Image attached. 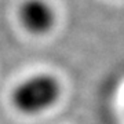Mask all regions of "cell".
<instances>
[{"label": "cell", "instance_id": "obj_2", "mask_svg": "<svg viewBox=\"0 0 124 124\" xmlns=\"http://www.w3.org/2000/svg\"><path fill=\"white\" fill-rule=\"evenodd\" d=\"M18 19L28 33L44 36L55 26L57 13L47 0H23L18 8Z\"/></svg>", "mask_w": 124, "mask_h": 124}, {"label": "cell", "instance_id": "obj_1", "mask_svg": "<svg viewBox=\"0 0 124 124\" xmlns=\"http://www.w3.org/2000/svg\"><path fill=\"white\" fill-rule=\"evenodd\" d=\"M61 94V81L54 75L36 73L15 85L11 94V103L22 115L37 116L55 106Z\"/></svg>", "mask_w": 124, "mask_h": 124}]
</instances>
